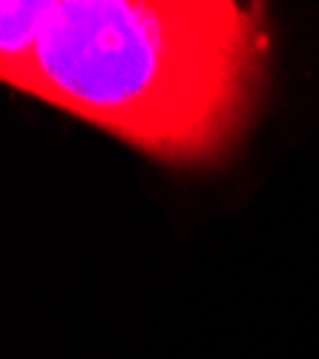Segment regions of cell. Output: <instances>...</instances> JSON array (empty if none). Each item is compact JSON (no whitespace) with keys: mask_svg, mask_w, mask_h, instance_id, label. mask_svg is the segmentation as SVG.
<instances>
[{"mask_svg":"<svg viewBox=\"0 0 319 359\" xmlns=\"http://www.w3.org/2000/svg\"><path fill=\"white\" fill-rule=\"evenodd\" d=\"M268 61L262 6L236 0H43L0 78L164 161L239 135Z\"/></svg>","mask_w":319,"mask_h":359,"instance_id":"cell-1","label":"cell"}]
</instances>
